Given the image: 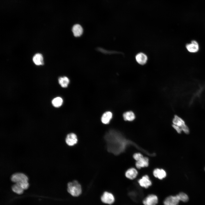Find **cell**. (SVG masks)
I'll return each mask as SVG.
<instances>
[{
  "mask_svg": "<svg viewBox=\"0 0 205 205\" xmlns=\"http://www.w3.org/2000/svg\"><path fill=\"white\" fill-rule=\"evenodd\" d=\"M138 172L135 168H131L128 169L125 172V176L128 178L132 180L135 178Z\"/></svg>",
  "mask_w": 205,
  "mask_h": 205,
  "instance_id": "obj_14",
  "label": "cell"
},
{
  "mask_svg": "<svg viewBox=\"0 0 205 205\" xmlns=\"http://www.w3.org/2000/svg\"><path fill=\"white\" fill-rule=\"evenodd\" d=\"M135 165L136 167L138 169L147 167L149 165V159L147 157H144L139 161H136Z\"/></svg>",
  "mask_w": 205,
  "mask_h": 205,
  "instance_id": "obj_12",
  "label": "cell"
},
{
  "mask_svg": "<svg viewBox=\"0 0 205 205\" xmlns=\"http://www.w3.org/2000/svg\"><path fill=\"white\" fill-rule=\"evenodd\" d=\"M186 47L187 50L191 52H196L199 49L198 44L195 40L192 41L191 43L186 45Z\"/></svg>",
  "mask_w": 205,
  "mask_h": 205,
  "instance_id": "obj_13",
  "label": "cell"
},
{
  "mask_svg": "<svg viewBox=\"0 0 205 205\" xmlns=\"http://www.w3.org/2000/svg\"><path fill=\"white\" fill-rule=\"evenodd\" d=\"M63 102L62 99L60 97H57L54 98L52 102L53 105L56 107L60 106L62 105Z\"/></svg>",
  "mask_w": 205,
  "mask_h": 205,
  "instance_id": "obj_21",
  "label": "cell"
},
{
  "mask_svg": "<svg viewBox=\"0 0 205 205\" xmlns=\"http://www.w3.org/2000/svg\"><path fill=\"white\" fill-rule=\"evenodd\" d=\"M172 126L178 133L180 134L181 133L182 130L180 128L173 124L172 125Z\"/></svg>",
  "mask_w": 205,
  "mask_h": 205,
  "instance_id": "obj_25",
  "label": "cell"
},
{
  "mask_svg": "<svg viewBox=\"0 0 205 205\" xmlns=\"http://www.w3.org/2000/svg\"><path fill=\"white\" fill-rule=\"evenodd\" d=\"M33 61L36 65H40L44 64L43 58L42 54L37 53L33 57Z\"/></svg>",
  "mask_w": 205,
  "mask_h": 205,
  "instance_id": "obj_17",
  "label": "cell"
},
{
  "mask_svg": "<svg viewBox=\"0 0 205 205\" xmlns=\"http://www.w3.org/2000/svg\"><path fill=\"white\" fill-rule=\"evenodd\" d=\"M144 157L143 155L140 153H136L133 155V158L136 161H139Z\"/></svg>",
  "mask_w": 205,
  "mask_h": 205,
  "instance_id": "obj_23",
  "label": "cell"
},
{
  "mask_svg": "<svg viewBox=\"0 0 205 205\" xmlns=\"http://www.w3.org/2000/svg\"><path fill=\"white\" fill-rule=\"evenodd\" d=\"M158 198L157 196L153 194L148 195L143 200L144 205H156L158 203Z\"/></svg>",
  "mask_w": 205,
  "mask_h": 205,
  "instance_id": "obj_5",
  "label": "cell"
},
{
  "mask_svg": "<svg viewBox=\"0 0 205 205\" xmlns=\"http://www.w3.org/2000/svg\"><path fill=\"white\" fill-rule=\"evenodd\" d=\"M153 174L156 178L161 180L165 178L166 176L165 171L162 169L157 168L153 171Z\"/></svg>",
  "mask_w": 205,
  "mask_h": 205,
  "instance_id": "obj_11",
  "label": "cell"
},
{
  "mask_svg": "<svg viewBox=\"0 0 205 205\" xmlns=\"http://www.w3.org/2000/svg\"><path fill=\"white\" fill-rule=\"evenodd\" d=\"M173 124L180 128L185 134H189V129L184 120L181 118L177 115H175L173 120Z\"/></svg>",
  "mask_w": 205,
  "mask_h": 205,
  "instance_id": "obj_3",
  "label": "cell"
},
{
  "mask_svg": "<svg viewBox=\"0 0 205 205\" xmlns=\"http://www.w3.org/2000/svg\"><path fill=\"white\" fill-rule=\"evenodd\" d=\"M180 201L184 202H187L188 200V197L185 193L181 192L177 195Z\"/></svg>",
  "mask_w": 205,
  "mask_h": 205,
  "instance_id": "obj_22",
  "label": "cell"
},
{
  "mask_svg": "<svg viewBox=\"0 0 205 205\" xmlns=\"http://www.w3.org/2000/svg\"><path fill=\"white\" fill-rule=\"evenodd\" d=\"M72 31L75 37L80 36L83 32V29L79 24H75L73 27Z\"/></svg>",
  "mask_w": 205,
  "mask_h": 205,
  "instance_id": "obj_16",
  "label": "cell"
},
{
  "mask_svg": "<svg viewBox=\"0 0 205 205\" xmlns=\"http://www.w3.org/2000/svg\"><path fill=\"white\" fill-rule=\"evenodd\" d=\"M12 190L13 192L19 194H22L24 190L18 183H15L12 186Z\"/></svg>",
  "mask_w": 205,
  "mask_h": 205,
  "instance_id": "obj_20",
  "label": "cell"
},
{
  "mask_svg": "<svg viewBox=\"0 0 205 205\" xmlns=\"http://www.w3.org/2000/svg\"><path fill=\"white\" fill-rule=\"evenodd\" d=\"M180 200L177 195L167 197L164 202V205H178Z\"/></svg>",
  "mask_w": 205,
  "mask_h": 205,
  "instance_id": "obj_7",
  "label": "cell"
},
{
  "mask_svg": "<svg viewBox=\"0 0 205 205\" xmlns=\"http://www.w3.org/2000/svg\"><path fill=\"white\" fill-rule=\"evenodd\" d=\"M104 138L108 151L116 155L123 152L127 146L132 144L118 132L113 130L107 132Z\"/></svg>",
  "mask_w": 205,
  "mask_h": 205,
  "instance_id": "obj_1",
  "label": "cell"
},
{
  "mask_svg": "<svg viewBox=\"0 0 205 205\" xmlns=\"http://www.w3.org/2000/svg\"><path fill=\"white\" fill-rule=\"evenodd\" d=\"M112 114L111 112H106L103 113L102 116L101 121L104 124H108L112 118Z\"/></svg>",
  "mask_w": 205,
  "mask_h": 205,
  "instance_id": "obj_15",
  "label": "cell"
},
{
  "mask_svg": "<svg viewBox=\"0 0 205 205\" xmlns=\"http://www.w3.org/2000/svg\"><path fill=\"white\" fill-rule=\"evenodd\" d=\"M58 81L59 84L63 88L67 87L69 82V79L65 76L60 77Z\"/></svg>",
  "mask_w": 205,
  "mask_h": 205,
  "instance_id": "obj_19",
  "label": "cell"
},
{
  "mask_svg": "<svg viewBox=\"0 0 205 205\" xmlns=\"http://www.w3.org/2000/svg\"><path fill=\"white\" fill-rule=\"evenodd\" d=\"M101 201L104 203L111 204L114 201V198L113 195L111 193L104 192L101 197Z\"/></svg>",
  "mask_w": 205,
  "mask_h": 205,
  "instance_id": "obj_6",
  "label": "cell"
},
{
  "mask_svg": "<svg viewBox=\"0 0 205 205\" xmlns=\"http://www.w3.org/2000/svg\"><path fill=\"white\" fill-rule=\"evenodd\" d=\"M66 144L69 146H73L76 144L77 142V138L76 135L73 133L68 134L65 139Z\"/></svg>",
  "mask_w": 205,
  "mask_h": 205,
  "instance_id": "obj_9",
  "label": "cell"
},
{
  "mask_svg": "<svg viewBox=\"0 0 205 205\" xmlns=\"http://www.w3.org/2000/svg\"><path fill=\"white\" fill-rule=\"evenodd\" d=\"M135 58L138 63L141 65H144L146 64L147 60V57L146 55L142 52L137 54Z\"/></svg>",
  "mask_w": 205,
  "mask_h": 205,
  "instance_id": "obj_10",
  "label": "cell"
},
{
  "mask_svg": "<svg viewBox=\"0 0 205 205\" xmlns=\"http://www.w3.org/2000/svg\"><path fill=\"white\" fill-rule=\"evenodd\" d=\"M138 183L140 186L145 188H147L152 184L148 176L145 175L138 181Z\"/></svg>",
  "mask_w": 205,
  "mask_h": 205,
  "instance_id": "obj_8",
  "label": "cell"
},
{
  "mask_svg": "<svg viewBox=\"0 0 205 205\" xmlns=\"http://www.w3.org/2000/svg\"><path fill=\"white\" fill-rule=\"evenodd\" d=\"M11 181L15 183L28 181V178L24 174L17 173L13 174L11 177Z\"/></svg>",
  "mask_w": 205,
  "mask_h": 205,
  "instance_id": "obj_4",
  "label": "cell"
},
{
  "mask_svg": "<svg viewBox=\"0 0 205 205\" xmlns=\"http://www.w3.org/2000/svg\"><path fill=\"white\" fill-rule=\"evenodd\" d=\"M67 190L69 194L74 196H79L82 192L80 184L75 180L68 183Z\"/></svg>",
  "mask_w": 205,
  "mask_h": 205,
  "instance_id": "obj_2",
  "label": "cell"
},
{
  "mask_svg": "<svg viewBox=\"0 0 205 205\" xmlns=\"http://www.w3.org/2000/svg\"><path fill=\"white\" fill-rule=\"evenodd\" d=\"M123 117L125 121H132L135 118V116L134 113L132 111L125 112L123 114Z\"/></svg>",
  "mask_w": 205,
  "mask_h": 205,
  "instance_id": "obj_18",
  "label": "cell"
},
{
  "mask_svg": "<svg viewBox=\"0 0 205 205\" xmlns=\"http://www.w3.org/2000/svg\"><path fill=\"white\" fill-rule=\"evenodd\" d=\"M22 188L24 190L27 189L29 186V184L28 181H26L20 183H18Z\"/></svg>",
  "mask_w": 205,
  "mask_h": 205,
  "instance_id": "obj_24",
  "label": "cell"
}]
</instances>
